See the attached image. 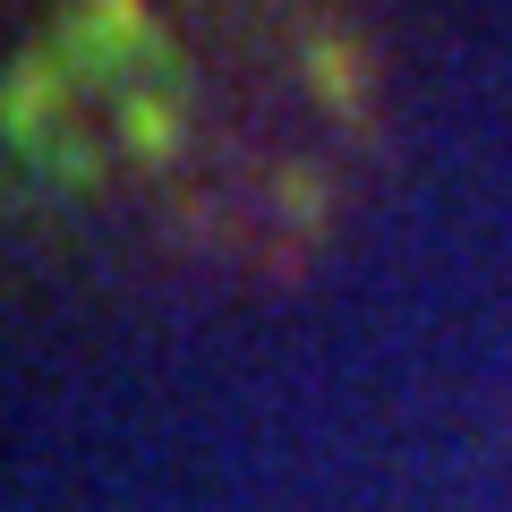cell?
<instances>
[{
    "label": "cell",
    "mask_w": 512,
    "mask_h": 512,
    "mask_svg": "<svg viewBox=\"0 0 512 512\" xmlns=\"http://www.w3.org/2000/svg\"><path fill=\"white\" fill-rule=\"evenodd\" d=\"M77 94L86 86L52 52H26L18 69L0 77V137L35 171H52V180H86L94 171V146H86V128H77Z\"/></svg>",
    "instance_id": "cell-1"
},
{
    "label": "cell",
    "mask_w": 512,
    "mask_h": 512,
    "mask_svg": "<svg viewBox=\"0 0 512 512\" xmlns=\"http://www.w3.org/2000/svg\"><path fill=\"white\" fill-rule=\"evenodd\" d=\"M299 69L333 111H367V52L342 18H299Z\"/></svg>",
    "instance_id": "cell-2"
}]
</instances>
